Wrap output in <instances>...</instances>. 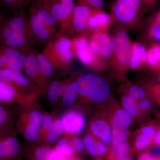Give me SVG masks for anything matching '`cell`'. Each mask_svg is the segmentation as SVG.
I'll list each match as a JSON object with an SVG mask.
<instances>
[{
  "mask_svg": "<svg viewBox=\"0 0 160 160\" xmlns=\"http://www.w3.org/2000/svg\"><path fill=\"white\" fill-rule=\"evenodd\" d=\"M36 42L29 18L23 10L6 19L0 33V45L23 49Z\"/></svg>",
  "mask_w": 160,
  "mask_h": 160,
  "instance_id": "1",
  "label": "cell"
},
{
  "mask_svg": "<svg viewBox=\"0 0 160 160\" xmlns=\"http://www.w3.org/2000/svg\"><path fill=\"white\" fill-rule=\"evenodd\" d=\"M78 106L88 109L90 106L107 105L111 99L109 84L102 78L92 73H85L78 78Z\"/></svg>",
  "mask_w": 160,
  "mask_h": 160,
  "instance_id": "2",
  "label": "cell"
},
{
  "mask_svg": "<svg viewBox=\"0 0 160 160\" xmlns=\"http://www.w3.org/2000/svg\"><path fill=\"white\" fill-rule=\"evenodd\" d=\"M112 51L109 58L112 73L117 79L122 80L130 69L131 41L126 29L118 26L112 35Z\"/></svg>",
  "mask_w": 160,
  "mask_h": 160,
  "instance_id": "3",
  "label": "cell"
},
{
  "mask_svg": "<svg viewBox=\"0 0 160 160\" xmlns=\"http://www.w3.org/2000/svg\"><path fill=\"white\" fill-rule=\"evenodd\" d=\"M72 43V38L58 31L45 45L42 53L50 61L55 70L64 71L73 62L75 58Z\"/></svg>",
  "mask_w": 160,
  "mask_h": 160,
  "instance_id": "4",
  "label": "cell"
},
{
  "mask_svg": "<svg viewBox=\"0 0 160 160\" xmlns=\"http://www.w3.org/2000/svg\"><path fill=\"white\" fill-rule=\"evenodd\" d=\"M17 112L15 129L28 142L37 143L44 111L41 107H15Z\"/></svg>",
  "mask_w": 160,
  "mask_h": 160,
  "instance_id": "5",
  "label": "cell"
},
{
  "mask_svg": "<svg viewBox=\"0 0 160 160\" xmlns=\"http://www.w3.org/2000/svg\"><path fill=\"white\" fill-rule=\"evenodd\" d=\"M143 6L142 0H114L110 8L112 23L122 28L135 24L140 17Z\"/></svg>",
  "mask_w": 160,
  "mask_h": 160,
  "instance_id": "6",
  "label": "cell"
},
{
  "mask_svg": "<svg viewBox=\"0 0 160 160\" xmlns=\"http://www.w3.org/2000/svg\"><path fill=\"white\" fill-rule=\"evenodd\" d=\"M72 48L75 58L83 65L98 71L107 68V62L99 57L92 50L87 35H78L72 38Z\"/></svg>",
  "mask_w": 160,
  "mask_h": 160,
  "instance_id": "7",
  "label": "cell"
},
{
  "mask_svg": "<svg viewBox=\"0 0 160 160\" xmlns=\"http://www.w3.org/2000/svg\"><path fill=\"white\" fill-rule=\"evenodd\" d=\"M39 97L22 93L8 83L0 79V102L15 107H41Z\"/></svg>",
  "mask_w": 160,
  "mask_h": 160,
  "instance_id": "8",
  "label": "cell"
},
{
  "mask_svg": "<svg viewBox=\"0 0 160 160\" xmlns=\"http://www.w3.org/2000/svg\"><path fill=\"white\" fill-rule=\"evenodd\" d=\"M46 5L57 21L60 27L59 31L67 34L73 31L72 18L75 6L73 0H58Z\"/></svg>",
  "mask_w": 160,
  "mask_h": 160,
  "instance_id": "9",
  "label": "cell"
},
{
  "mask_svg": "<svg viewBox=\"0 0 160 160\" xmlns=\"http://www.w3.org/2000/svg\"><path fill=\"white\" fill-rule=\"evenodd\" d=\"M0 79L24 94L41 97L39 90L21 72L10 69H0Z\"/></svg>",
  "mask_w": 160,
  "mask_h": 160,
  "instance_id": "10",
  "label": "cell"
},
{
  "mask_svg": "<svg viewBox=\"0 0 160 160\" xmlns=\"http://www.w3.org/2000/svg\"><path fill=\"white\" fill-rule=\"evenodd\" d=\"M24 54V72L26 77L39 90L41 97L44 95L45 88L40 73L37 58L38 52L32 46L23 49Z\"/></svg>",
  "mask_w": 160,
  "mask_h": 160,
  "instance_id": "11",
  "label": "cell"
},
{
  "mask_svg": "<svg viewBox=\"0 0 160 160\" xmlns=\"http://www.w3.org/2000/svg\"><path fill=\"white\" fill-rule=\"evenodd\" d=\"M16 131L0 135V160H23L22 144L18 140Z\"/></svg>",
  "mask_w": 160,
  "mask_h": 160,
  "instance_id": "12",
  "label": "cell"
},
{
  "mask_svg": "<svg viewBox=\"0 0 160 160\" xmlns=\"http://www.w3.org/2000/svg\"><path fill=\"white\" fill-rule=\"evenodd\" d=\"M89 46L95 54L107 62L112 51L111 36L108 30H102L87 33Z\"/></svg>",
  "mask_w": 160,
  "mask_h": 160,
  "instance_id": "13",
  "label": "cell"
},
{
  "mask_svg": "<svg viewBox=\"0 0 160 160\" xmlns=\"http://www.w3.org/2000/svg\"><path fill=\"white\" fill-rule=\"evenodd\" d=\"M24 159L26 160H68L56 151L53 147L41 146L26 142L22 144Z\"/></svg>",
  "mask_w": 160,
  "mask_h": 160,
  "instance_id": "14",
  "label": "cell"
},
{
  "mask_svg": "<svg viewBox=\"0 0 160 160\" xmlns=\"http://www.w3.org/2000/svg\"><path fill=\"white\" fill-rule=\"evenodd\" d=\"M24 54L22 49L0 45V69L24 72Z\"/></svg>",
  "mask_w": 160,
  "mask_h": 160,
  "instance_id": "15",
  "label": "cell"
},
{
  "mask_svg": "<svg viewBox=\"0 0 160 160\" xmlns=\"http://www.w3.org/2000/svg\"><path fill=\"white\" fill-rule=\"evenodd\" d=\"M104 113L108 117L112 129H126L131 126L133 119L123 107L112 101L107 105Z\"/></svg>",
  "mask_w": 160,
  "mask_h": 160,
  "instance_id": "16",
  "label": "cell"
},
{
  "mask_svg": "<svg viewBox=\"0 0 160 160\" xmlns=\"http://www.w3.org/2000/svg\"><path fill=\"white\" fill-rule=\"evenodd\" d=\"M29 19L36 42L46 45L57 34L32 8L30 9Z\"/></svg>",
  "mask_w": 160,
  "mask_h": 160,
  "instance_id": "17",
  "label": "cell"
},
{
  "mask_svg": "<svg viewBox=\"0 0 160 160\" xmlns=\"http://www.w3.org/2000/svg\"><path fill=\"white\" fill-rule=\"evenodd\" d=\"M60 118L66 134L76 136L82 132L86 126L85 116L78 109H69Z\"/></svg>",
  "mask_w": 160,
  "mask_h": 160,
  "instance_id": "18",
  "label": "cell"
},
{
  "mask_svg": "<svg viewBox=\"0 0 160 160\" xmlns=\"http://www.w3.org/2000/svg\"><path fill=\"white\" fill-rule=\"evenodd\" d=\"M105 113L95 115L89 124V132L103 143L109 144L111 141V126Z\"/></svg>",
  "mask_w": 160,
  "mask_h": 160,
  "instance_id": "19",
  "label": "cell"
},
{
  "mask_svg": "<svg viewBox=\"0 0 160 160\" xmlns=\"http://www.w3.org/2000/svg\"><path fill=\"white\" fill-rule=\"evenodd\" d=\"M112 24V19L110 14L102 9L91 8L86 34L93 32L108 30Z\"/></svg>",
  "mask_w": 160,
  "mask_h": 160,
  "instance_id": "20",
  "label": "cell"
},
{
  "mask_svg": "<svg viewBox=\"0 0 160 160\" xmlns=\"http://www.w3.org/2000/svg\"><path fill=\"white\" fill-rule=\"evenodd\" d=\"M91 7L84 4L78 3L75 6L72 18L73 31L78 35L86 34L87 23Z\"/></svg>",
  "mask_w": 160,
  "mask_h": 160,
  "instance_id": "21",
  "label": "cell"
},
{
  "mask_svg": "<svg viewBox=\"0 0 160 160\" xmlns=\"http://www.w3.org/2000/svg\"><path fill=\"white\" fill-rule=\"evenodd\" d=\"M0 102V135L9 134L16 131L17 112L16 108Z\"/></svg>",
  "mask_w": 160,
  "mask_h": 160,
  "instance_id": "22",
  "label": "cell"
},
{
  "mask_svg": "<svg viewBox=\"0 0 160 160\" xmlns=\"http://www.w3.org/2000/svg\"><path fill=\"white\" fill-rule=\"evenodd\" d=\"M62 92L60 101L63 108L70 107L77 101L78 96V78L66 79L63 81Z\"/></svg>",
  "mask_w": 160,
  "mask_h": 160,
  "instance_id": "23",
  "label": "cell"
},
{
  "mask_svg": "<svg viewBox=\"0 0 160 160\" xmlns=\"http://www.w3.org/2000/svg\"><path fill=\"white\" fill-rule=\"evenodd\" d=\"M83 141L85 149L92 156H100L107 152V147L105 143L98 139L89 132L85 135Z\"/></svg>",
  "mask_w": 160,
  "mask_h": 160,
  "instance_id": "24",
  "label": "cell"
},
{
  "mask_svg": "<svg viewBox=\"0 0 160 160\" xmlns=\"http://www.w3.org/2000/svg\"><path fill=\"white\" fill-rule=\"evenodd\" d=\"M130 69L137 70L147 65V49L141 43L131 42Z\"/></svg>",
  "mask_w": 160,
  "mask_h": 160,
  "instance_id": "25",
  "label": "cell"
},
{
  "mask_svg": "<svg viewBox=\"0 0 160 160\" xmlns=\"http://www.w3.org/2000/svg\"><path fill=\"white\" fill-rule=\"evenodd\" d=\"M64 82L60 79H54L49 82L44 95L50 106L54 107L61 99Z\"/></svg>",
  "mask_w": 160,
  "mask_h": 160,
  "instance_id": "26",
  "label": "cell"
},
{
  "mask_svg": "<svg viewBox=\"0 0 160 160\" xmlns=\"http://www.w3.org/2000/svg\"><path fill=\"white\" fill-rule=\"evenodd\" d=\"M65 133L61 118L58 117L53 121L47 132L43 146L53 147Z\"/></svg>",
  "mask_w": 160,
  "mask_h": 160,
  "instance_id": "27",
  "label": "cell"
},
{
  "mask_svg": "<svg viewBox=\"0 0 160 160\" xmlns=\"http://www.w3.org/2000/svg\"><path fill=\"white\" fill-rule=\"evenodd\" d=\"M37 58L40 73L46 90L47 85L52 80L55 70L50 61L42 52H38Z\"/></svg>",
  "mask_w": 160,
  "mask_h": 160,
  "instance_id": "28",
  "label": "cell"
},
{
  "mask_svg": "<svg viewBox=\"0 0 160 160\" xmlns=\"http://www.w3.org/2000/svg\"><path fill=\"white\" fill-rule=\"evenodd\" d=\"M58 117V111L57 109H53L52 111L49 112L44 111V115L40 126L37 144L43 146L45 138L50 126L54 120Z\"/></svg>",
  "mask_w": 160,
  "mask_h": 160,
  "instance_id": "29",
  "label": "cell"
},
{
  "mask_svg": "<svg viewBox=\"0 0 160 160\" xmlns=\"http://www.w3.org/2000/svg\"><path fill=\"white\" fill-rule=\"evenodd\" d=\"M147 65L158 73L160 72V43H154L147 49Z\"/></svg>",
  "mask_w": 160,
  "mask_h": 160,
  "instance_id": "30",
  "label": "cell"
},
{
  "mask_svg": "<svg viewBox=\"0 0 160 160\" xmlns=\"http://www.w3.org/2000/svg\"><path fill=\"white\" fill-rule=\"evenodd\" d=\"M122 104L123 108L136 119L142 118L144 115L139 107L137 101L133 99L129 96L124 93L121 96Z\"/></svg>",
  "mask_w": 160,
  "mask_h": 160,
  "instance_id": "31",
  "label": "cell"
},
{
  "mask_svg": "<svg viewBox=\"0 0 160 160\" xmlns=\"http://www.w3.org/2000/svg\"><path fill=\"white\" fill-rule=\"evenodd\" d=\"M148 34L150 38L160 44V8L152 16Z\"/></svg>",
  "mask_w": 160,
  "mask_h": 160,
  "instance_id": "32",
  "label": "cell"
},
{
  "mask_svg": "<svg viewBox=\"0 0 160 160\" xmlns=\"http://www.w3.org/2000/svg\"><path fill=\"white\" fill-rule=\"evenodd\" d=\"M53 148L58 153L65 157H71L76 155L70 146L69 137L67 134L62 137L56 143Z\"/></svg>",
  "mask_w": 160,
  "mask_h": 160,
  "instance_id": "33",
  "label": "cell"
},
{
  "mask_svg": "<svg viewBox=\"0 0 160 160\" xmlns=\"http://www.w3.org/2000/svg\"><path fill=\"white\" fill-rule=\"evenodd\" d=\"M124 93H126L136 101H139L148 97L146 89L139 86L132 84H127L123 87Z\"/></svg>",
  "mask_w": 160,
  "mask_h": 160,
  "instance_id": "34",
  "label": "cell"
},
{
  "mask_svg": "<svg viewBox=\"0 0 160 160\" xmlns=\"http://www.w3.org/2000/svg\"><path fill=\"white\" fill-rule=\"evenodd\" d=\"M130 150V146L127 142L112 145L109 154L111 160H116L119 158L126 155Z\"/></svg>",
  "mask_w": 160,
  "mask_h": 160,
  "instance_id": "35",
  "label": "cell"
},
{
  "mask_svg": "<svg viewBox=\"0 0 160 160\" xmlns=\"http://www.w3.org/2000/svg\"><path fill=\"white\" fill-rule=\"evenodd\" d=\"M148 97L160 106V84L158 82H149L144 87Z\"/></svg>",
  "mask_w": 160,
  "mask_h": 160,
  "instance_id": "36",
  "label": "cell"
},
{
  "mask_svg": "<svg viewBox=\"0 0 160 160\" xmlns=\"http://www.w3.org/2000/svg\"><path fill=\"white\" fill-rule=\"evenodd\" d=\"M134 142V147L138 150L146 149L153 142V138L137 132Z\"/></svg>",
  "mask_w": 160,
  "mask_h": 160,
  "instance_id": "37",
  "label": "cell"
},
{
  "mask_svg": "<svg viewBox=\"0 0 160 160\" xmlns=\"http://www.w3.org/2000/svg\"><path fill=\"white\" fill-rule=\"evenodd\" d=\"M129 135V132L127 129H112V145H115L126 142Z\"/></svg>",
  "mask_w": 160,
  "mask_h": 160,
  "instance_id": "38",
  "label": "cell"
},
{
  "mask_svg": "<svg viewBox=\"0 0 160 160\" xmlns=\"http://www.w3.org/2000/svg\"><path fill=\"white\" fill-rule=\"evenodd\" d=\"M159 126V124L156 122H149L141 126L137 132L153 138Z\"/></svg>",
  "mask_w": 160,
  "mask_h": 160,
  "instance_id": "39",
  "label": "cell"
},
{
  "mask_svg": "<svg viewBox=\"0 0 160 160\" xmlns=\"http://www.w3.org/2000/svg\"><path fill=\"white\" fill-rule=\"evenodd\" d=\"M30 1L31 0H0V2L15 12L23 10L24 6Z\"/></svg>",
  "mask_w": 160,
  "mask_h": 160,
  "instance_id": "40",
  "label": "cell"
},
{
  "mask_svg": "<svg viewBox=\"0 0 160 160\" xmlns=\"http://www.w3.org/2000/svg\"><path fill=\"white\" fill-rule=\"evenodd\" d=\"M67 135L69 137L70 146L74 154L79 153L82 152L85 148L83 140L76 136Z\"/></svg>",
  "mask_w": 160,
  "mask_h": 160,
  "instance_id": "41",
  "label": "cell"
},
{
  "mask_svg": "<svg viewBox=\"0 0 160 160\" xmlns=\"http://www.w3.org/2000/svg\"><path fill=\"white\" fill-rule=\"evenodd\" d=\"M139 107L143 115L149 112L152 108L153 101L150 98H145L138 102Z\"/></svg>",
  "mask_w": 160,
  "mask_h": 160,
  "instance_id": "42",
  "label": "cell"
},
{
  "mask_svg": "<svg viewBox=\"0 0 160 160\" xmlns=\"http://www.w3.org/2000/svg\"><path fill=\"white\" fill-rule=\"evenodd\" d=\"M78 3L84 4L92 8L102 9L104 0H78Z\"/></svg>",
  "mask_w": 160,
  "mask_h": 160,
  "instance_id": "43",
  "label": "cell"
},
{
  "mask_svg": "<svg viewBox=\"0 0 160 160\" xmlns=\"http://www.w3.org/2000/svg\"><path fill=\"white\" fill-rule=\"evenodd\" d=\"M146 152L152 157L160 160V145L152 143L146 149Z\"/></svg>",
  "mask_w": 160,
  "mask_h": 160,
  "instance_id": "44",
  "label": "cell"
},
{
  "mask_svg": "<svg viewBox=\"0 0 160 160\" xmlns=\"http://www.w3.org/2000/svg\"><path fill=\"white\" fill-rule=\"evenodd\" d=\"M138 160H160L152 157L146 152H143L139 157Z\"/></svg>",
  "mask_w": 160,
  "mask_h": 160,
  "instance_id": "45",
  "label": "cell"
},
{
  "mask_svg": "<svg viewBox=\"0 0 160 160\" xmlns=\"http://www.w3.org/2000/svg\"><path fill=\"white\" fill-rule=\"evenodd\" d=\"M152 143H154L160 146V125L155 134Z\"/></svg>",
  "mask_w": 160,
  "mask_h": 160,
  "instance_id": "46",
  "label": "cell"
},
{
  "mask_svg": "<svg viewBox=\"0 0 160 160\" xmlns=\"http://www.w3.org/2000/svg\"><path fill=\"white\" fill-rule=\"evenodd\" d=\"M143 6L146 7L152 6L155 3L157 2L159 0H142Z\"/></svg>",
  "mask_w": 160,
  "mask_h": 160,
  "instance_id": "47",
  "label": "cell"
},
{
  "mask_svg": "<svg viewBox=\"0 0 160 160\" xmlns=\"http://www.w3.org/2000/svg\"><path fill=\"white\" fill-rule=\"evenodd\" d=\"M6 18L5 17V16L0 12V33L2 31V28L3 25L6 21Z\"/></svg>",
  "mask_w": 160,
  "mask_h": 160,
  "instance_id": "48",
  "label": "cell"
},
{
  "mask_svg": "<svg viewBox=\"0 0 160 160\" xmlns=\"http://www.w3.org/2000/svg\"><path fill=\"white\" fill-rule=\"evenodd\" d=\"M39 1L44 3L45 5H48V4L58 1V0H39Z\"/></svg>",
  "mask_w": 160,
  "mask_h": 160,
  "instance_id": "49",
  "label": "cell"
},
{
  "mask_svg": "<svg viewBox=\"0 0 160 160\" xmlns=\"http://www.w3.org/2000/svg\"><path fill=\"white\" fill-rule=\"evenodd\" d=\"M116 160H132L131 158L129 156L126 155L122 157L119 158L117 159Z\"/></svg>",
  "mask_w": 160,
  "mask_h": 160,
  "instance_id": "50",
  "label": "cell"
},
{
  "mask_svg": "<svg viewBox=\"0 0 160 160\" xmlns=\"http://www.w3.org/2000/svg\"><path fill=\"white\" fill-rule=\"evenodd\" d=\"M68 160H84L81 158L78 157L76 156V155H74L72 156L71 157L69 158Z\"/></svg>",
  "mask_w": 160,
  "mask_h": 160,
  "instance_id": "51",
  "label": "cell"
},
{
  "mask_svg": "<svg viewBox=\"0 0 160 160\" xmlns=\"http://www.w3.org/2000/svg\"><path fill=\"white\" fill-rule=\"evenodd\" d=\"M157 117L158 121V123L160 125V112L157 113Z\"/></svg>",
  "mask_w": 160,
  "mask_h": 160,
  "instance_id": "52",
  "label": "cell"
},
{
  "mask_svg": "<svg viewBox=\"0 0 160 160\" xmlns=\"http://www.w3.org/2000/svg\"><path fill=\"white\" fill-rule=\"evenodd\" d=\"M157 79L158 82H157L160 83V72H158V75Z\"/></svg>",
  "mask_w": 160,
  "mask_h": 160,
  "instance_id": "53",
  "label": "cell"
},
{
  "mask_svg": "<svg viewBox=\"0 0 160 160\" xmlns=\"http://www.w3.org/2000/svg\"><path fill=\"white\" fill-rule=\"evenodd\" d=\"M159 8H160V4H159Z\"/></svg>",
  "mask_w": 160,
  "mask_h": 160,
  "instance_id": "54",
  "label": "cell"
},
{
  "mask_svg": "<svg viewBox=\"0 0 160 160\" xmlns=\"http://www.w3.org/2000/svg\"><path fill=\"white\" fill-rule=\"evenodd\" d=\"M101 160L98 159V160Z\"/></svg>",
  "mask_w": 160,
  "mask_h": 160,
  "instance_id": "55",
  "label": "cell"
}]
</instances>
